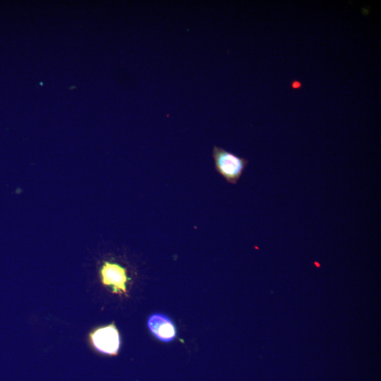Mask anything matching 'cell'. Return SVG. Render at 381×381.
Segmentation results:
<instances>
[{"mask_svg":"<svg viewBox=\"0 0 381 381\" xmlns=\"http://www.w3.org/2000/svg\"><path fill=\"white\" fill-rule=\"evenodd\" d=\"M102 281L104 285H111L114 292H126L128 280L126 270L118 264L106 262L101 271Z\"/></svg>","mask_w":381,"mask_h":381,"instance_id":"4","label":"cell"},{"mask_svg":"<svg viewBox=\"0 0 381 381\" xmlns=\"http://www.w3.org/2000/svg\"><path fill=\"white\" fill-rule=\"evenodd\" d=\"M95 348L101 353L116 355L120 346V338L116 327L112 324L102 327L90 334Z\"/></svg>","mask_w":381,"mask_h":381,"instance_id":"2","label":"cell"},{"mask_svg":"<svg viewBox=\"0 0 381 381\" xmlns=\"http://www.w3.org/2000/svg\"><path fill=\"white\" fill-rule=\"evenodd\" d=\"M212 157L217 171L232 184L238 182L248 164L246 158L240 157L218 146L213 147Z\"/></svg>","mask_w":381,"mask_h":381,"instance_id":"1","label":"cell"},{"mask_svg":"<svg viewBox=\"0 0 381 381\" xmlns=\"http://www.w3.org/2000/svg\"><path fill=\"white\" fill-rule=\"evenodd\" d=\"M147 324L151 333L162 341L169 342L176 337V332L174 323L164 314H152Z\"/></svg>","mask_w":381,"mask_h":381,"instance_id":"3","label":"cell"}]
</instances>
